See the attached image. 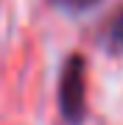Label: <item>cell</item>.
I'll return each mask as SVG.
<instances>
[{"label": "cell", "mask_w": 123, "mask_h": 125, "mask_svg": "<svg viewBox=\"0 0 123 125\" xmlns=\"http://www.w3.org/2000/svg\"><path fill=\"white\" fill-rule=\"evenodd\" d=\"M59 111L67 125H84L87 120V58L73 53L59 75Z\"/></svg>", "instance_id": "6da1fadb"}, {"label": "cell", "mask_w": 123, "mask_h": 125, "mask_svg": "<svg viewBox=\"0 0 123 125\" xmlns=\"http://www.w3.org/2000/svg\"><path fill=\"white\" fill-rule=\"evenodd\" d=\"M53 6H59V9L64 11H87V9H92L95 3H101V0H50Z\"/></svg>", "instance_id": "3957f363"}, {"label": "cell", "mask_w": 123, "mask_h": 125, "mask_svg": "<svg viewBox=\"0 0 123 125\" xmlns=\"http://www.w3.org/2000/svg\"><path fill=\"white\" fill-rule=\"evenodd\" d=\"M109 42L115 50H123V9L118 11V17L112 20V28H109Z\"/></svg>", "instance_id": "7a4b0ae2"}]
</instances>
